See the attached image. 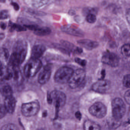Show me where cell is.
I'll list each match as a JSON object with an SVG mask.
<instances>
[{"label": "cell", "instance_id": "obj_1", "mask_svg": "<svg viewBox=\"0 0 130 130\" xmlns=\"http://www.w3.org/2000/svg\"><path fill=\"white\" fill-rule=\"evenodd\" d=\"M27 53L26 45L23 42L19 41L16 44L14 52L9 59L11 67H18L24 61Z\"/></svg>", "mask_w": 130, "mask_h": 130}, {"label": "cell", "instance_id": "obj_2", "mask_svg": "<svg viewBox=\"0 0 130 130\" xmlns=\"http://www.w3.org/2000/svg\"><path fill=\"white\" fill-rule=\"evenodd\" d=\"M42 63L39 59L32 58L29 60L24 67V73L26 77L35 76L42 67Z\"/></svg>", "mask_w": 130, "mask_h": 130}, {"label": "cell", "instance_id": "obj_3", "mask_svg": "<svg viewBox=\"0 0 130 130\" xmlns=\"http://www.w3.org/2000/svg\"><path fill=\"white\" fill-rule=\"evenodd\" d=\"M112 117L116 119L121 120L126 112V106L122 99L116 98L111 103Z\"/></svg>", "mask_w": 130, "mask_h": 130}, {"label": "cell", "instance_id": "obj_4", "mask_svg": "<svg viewBox=\"0 0 130 130\" xmlns=\"http://www.w3.org/2000/svg\"><path fill=\"white\" fill-rule=\"evenodd\" d=\"M73 72L74 71L70 68L67 67L60 68L55 74V80L61 84L68 83Z\"/></svg>", "mask_w": 130, "mask_h": 130}, {"label": "cell", "instance_id": "obj_5", "mask_svg": "<svg viewBox=\"0 0 130 130\" xmlns=\"http://www.w3.org/2000/svg\"><path fill=\"white\" fill-rule=\"evenodd\" d=\"M40 109L39 102L37 101H33L22 105L21 112L24 116L31 117L36 115Z\"/></svg>", "mask_w": 130, "mask_h": 130}, {"label": "cell", "instance_id": "obj_6", "mask_svg": "<svg viewBox=\"0 0 130 130\" xmlns=\"http://www.w3.org/2000/svg\"><path fill=\"white\" fill-rule=\"evenodd\" d=\"M86 75V72L83 69H78L74 71L68 82L69 86L73 89L78 87L83 82Z\"/></svg>", "mask_w": 130, "mask_h": 130}, {"label": "cell", "instance_id": "obj_7", "mask_svg": "<svg viewBox=\"0 0 130 130\" xmlns=\"http://www.w3.org/2000/svg\"><path fill=\"white\" fill-rule=\"evenodd\" d=\"M89 112L92 115L97 118H104L107 113V108L100 102L95 103L89 109Z\"/></svg>", "mask_w": 130, "mask_h": 130}, {"label": "cell", "instance_id": "obj_8", "mask_svg": "<svg viewBox=\"0 0 130 130\" xmlns=\"http://www.w3.org/2000/svg\"><path fill=\"white\" fill-rule=\"evenodd\" d=\"M52 103L56 109L58 110L59 108L64 105L66 101V96L64 93L58 90H54L50 93Z\"/></svg>", "mask_w": 130, "mask_h": 130}, {"label": "cell", "instance_id": "obj_9", "mask_svg": "<svg viewBox=\"0 0 130 130\" xmlns=\"http://www.w3.org/2000/svg\"><path fill=\"white\" fill-rule=\"evenodd\" d=\"M111 82L108 80L102 79L93 84L92 89L93 91L98 93H106L111 88Z\"/></svg>", "mask_w": 130, "mask_h": 130}, {"label": "cell", "instance_id": "obj_10", "mask_svg": "<svg viewBox=\"0 0 130 130\" xmlns=\"http://www.w3.org/2000/svg\"><path fill=\"white\" fill-rule=\"evenodd\" d=\"M119 61L120 59L118 56L112 52H105L102 57L103 63L114 67L118 65Z\"/></svg>", "mask_w": 130, "mask_h": 130}, {"label": "cell", "instance_id": "obj_11", "mask_svg": "<svg viewBox=\"0 0 130 130\" xmlns=\"http://www.w3.org/2000/svg\"><path fill=\"white\" fill-rule=\"evenodd\" d=\"M51 68L49 66H45L39 74L38 80L39 84L43 85L48 82L51 74Z\"/></svg>", "mask_w": 130, "mask_h": 130}, {"label": "cell", "instance_id": "obj_12", "mask_svg": "<svg viewBox=\"0 0 130 130\" xmlns=\"http://www.w3.org/2000/svg\"><path fill=\"white\" fill-rule=\"evenodd\" d=\"M16 104V100L12 95L6 97L4 100V105L8 112L10 114L15 111Z\"/></svg>", "mask_w": 130, "mask_h": 130}, {"label": "cell", "instance_id": "obj_13", "mask_svg": "<svg viewBox=\"0 0 130 130\" xmlns=\"http://www.w3.org/2000/svg\"><path fill=\"white\" fill-rule=\"evenodd\" d=\"M45 50L46 48L44 45L39 44L35 45L32 49L31 58L39 59L43 55Z\"/></svg>", "mask_w": 130, "mask_h": 130}, {"label": "cell", "instance_id": "obj_14", "mask_svg": "<svg viewBox=\"0 0 130 130\" xmlns=\"http://www.w3.org/2000/svg\"><path fill=\"white\" fill-rule=\"evenodd\" d=\"M77 43L80 46L89 50H92L98 47V42L89 39H82L79 40Z\"/></svg>", "mask_w": 130, "mask_h": 130}, {"label": "cell", "instance_id": "obj_15", "mask_svg": "<svg viewBox=\"0 0 130 130\" xmlns=\"http://www.w3.org/2000/svg\"><path fill=\"white\" fill-rule=\"evenodd\" d=\"M84 128L86 130H100L101 127L95 122L87 120L84 124Z\"/></svg>", "mask_w": 130, "mask_h": 130}, {"label": "cell", "instance_id": "obj_16", "mask_svg": "<svg viewBox=\"0 0 130 130\" xmlns=\"http://www.w3.org/2000/svg\"><path fill=\"white\" fill-rule=\"evenodd\" d=\"M61 29L63 31L74 36H80L82 35V33L78 29L68 26H63L61 28Z\"/></svg>", "mask_w": 130, "mask_h": 130}, {"label": "cell", "instance_id": "obj_17", "mask_svg": "<svg viewBox=\"0 0 130 130\" xmlns=\"http://www.w3.org/2000/svg\"><path fill=\"white\" fill-rule=\"evenodd\" d=\"M51 32V30L47 27H40L39 26L34 31L35 35L38 36H43L49 35Z\"/></svg>", "mask_w": 130, "mask_h": 130}, {"label": "cell", "instance_id": "obj_18", "mask_svg": "<svg viewBox=\"0 0 130 130\" xmlns=\"http://www.w3.org/2000/svg\"><path fill=\"white\" fill-rule=\"evenodd\" d=\"M1 93L4 97H7L12 95L13 91L12 88L8 84L4 85L1 89Z\"/></svg>", "mask_w": 130, "mask_h": 130}, {"label": "cell", "instance_id": "obj_19", "mask_svg": "<svg viewBox=\"0 0 130 130\" xmlns=\"http://www.w3.org/2000/svg\"><path fill=\"white\" fill-rule=\"evenodd\" d=\"M108 124L110 129H116L121 125V122L120 120L116 119L113 117L108 121Z\"/></svg>", "mask_w": 130, "mask_h": 130}, {"label": "cell", "instance_id": "obj_20", "mask_svg": "<svg viewBox=\"0 0 130 130\" xmlns=\"http://www.w3.org/2000/svg\"><path fill=\"white\" fill-rule=\"evenodd\" d=\"M62 44L68 48L72 51H74L77 53H81L83 51L82 49L75 47L74 45L72 44L71 43H69L68 42L63 41L62 42Z\"/></svg>", "mask_w": 130, "mask_h": 130}, {"label": "cell", "instance_id": "obj_21", "mask_svg": "<svg viewBox=\"0 0 130 130\" xmlns=\"http://www.w3.org/2000/svg\"><path fill=\"white\" fill-rule=\"evenodd\" d=\"M50 0H32V4L34 7L39 8L45 6Z\"/></svg>", "mask_w": 130, "mask_h": 130}, {"label": "cell", "instance_id": "obj_22", "mask_svg": "<svg viewBox=\"0 0 130 130\" xmlns=\"http://www.w3.org/2000/svg\"><path fill=\"white\" fill-rule=\"evenodd\" d=\"M121 53L123 56L129 57L130 56V44H125L121 48Z\"/></svg>", "mask_w": 130, "mask_h": 130}, {"label": "cell", "instance_id": "obj_23", "mask_svg": "<svg viewBox=\"0 0 130 130\" xmlns=\"http://www.w3.org/2000/svg\"><path fill=\"white\" fill-rule=\"evenodd\" d=\"M86 20L89 23H93L96 21V17L93 13H88L86 17Z\"/></svg>", "mask_w": 130, "mask_h": 130}, {"label": "cell", "instance_id": "obj_24", "mask_svg": "<svg viewBox=\"0 0 130 130\" xmlns=\"http://www.w3.org/2000/svg\"><path fill=\"white\" fill-rule=\"evenodd\" d=\"M1 129L2 130H18V128L17 126L13 124H9L4 125Z\"/></svg>", "mask_w": 130, "mask_h": 130}, {"label": "cell", "instance_id": "obj_25", "mask_svg": "<svg viewBox=\"0 0 130 130\" xmlns=\"http://www.w3.org/2000/svg\"><path fill=\"white\" fill-rule=\"evenodd\" d=\"M123 84L125 87L130 88V74H127L124 77Z\"/></svg>", "mask_w": 130, "mask_h": 130}, {"label": "cell", "instance_id": "obj_26", "mask_svg": "<svg viewBox=\"0 0 130 130\" xmlns=\"http://www.w3.org/2000/svg\"><path fill=\"white\" fill-rule=\"evenodd\" d=\"M11 28L13 30H15L17 31H25L26 30L25 28L24 27L16 24H12Z\"/></svg>", "mask_w": 130, "mask_h": 130}, {"label": "cell", "instance_id": "obj_27", "mask_svg": "<svg viewBox=\"0 0 130 130\" xmlns=\"http://www.w3.org/2000/svg\"><path fill=\"white\" fill-rule=\"evenodd\" d=\"M8 112L6 107L4 105H1V113H0V118H3L6 115Z\"/></svg>", "mask_w": 130, "mask_h": 130}, {"label": "cell", "instance_id": "obj_28", "mask_svg": "<svg viewBox=\"0 0 130 130\" xmlns=\"http://www.w3.org/2000/svg\"><path fill=\"white\" fill-rule=\"evenodd\" d=\"M124 98L126 103L130 105V89L125 92L124 95Z\"/></svg>", "mask_w": 130, "mask_h": 130}, {"label": "cell", "instance_id": "obj_29", "mask_svg": "<svg viewBox=\"0 0 130 130\" xmlns=\"http://www.w3.org/2000/svg\"><path fill=\"white\" fill-rule=\"evenodd\" d=\"M75 61H76V63L83 67H84L86 64L87 61L86 60H83L78 58H75Z\"/></svg>", "mask_w": 130, "mask_h": 130}, {"label": "cell", "instance_id": "obj_30", "mask_svg": "<svg viewBox=\"0 0 130 130\" xmlns=\"http://www.w3.org/2000/svg\"><path fill=\"white\" fill-rule=\"evenodd\" d=\"M9 17V13L7 10H3L1 12V20L6 19Z\"/></svg>", "mask_w": 130, "mask_h": 130}, {"label": "cell", "instance_id": "obj_31", "mask_svg": "<svg viewBox=\"0 0 130 130\" xmlns=\"http://www.w3.org/2000/svg\"><path fill=\"white\" fill-rule=\"evenodd\" d=\"M1 54H3V55H4V57H5V58L6 59L8 58L9 56V53L7 49L3 48L1 51Z\"/></svg>", "mask_w": 130, "mask_h": 130}, {"label": "cell", "instance_id": "obj_32", "mask_svg": "<svg viewBox=\"0 0 130 130\" xmlns=\"http://www.w3.org/2000/svg\"><path fill=\"white\" fill-rule=\"evenodd\" d=\"M126 18L128 23L130 25V9H128L126 12Z\"/></svg>", "mask_w": 130, "mask_h": 130}, {"label": "cell", "instance_id": "obj_33", "mask_svg": "<svg viewBox=\"0 0 130 130\" xmlns=\"http://www.w3.org/2000/svg\"><path fill=\"white\" fill-rule=\"evenodd\" d=\"M75 116L78 120H80L82 118V115H81L80 112L77 111L75 113Z\"/></svg>", "mask_w": 130, "mask_h": 130}, {"label": "cell", "instance_id": "obj_34", "mask_svg": "<svg viewBox=\"0 0 130 130\" xmlns=\"http://www.w3.org/2000/svg\"><path fill=\"white\" fill-rule=\"evenodd\" d=\"M12 5H13L15 10H19V7L17 4L16 3H12Z\"/></svg>", "mask_w": 130, "mask_h": 130}, {"label": "cell", "instance_id": "obj_35", "mask_svg": "<svg viewBox=\"0 0 130 130\" xmlns=\"http://www.w3.org/2000/svg\"><path fill=\"white\" fill-rule=\"evenodd\" d=\"M1 27L3 29H4L6 28V25L4 23H2L1 24Z\"/></svg>", "mask_w": 130, "mask_h": 130}, {"label": "cell", "instance_id": "obj_36", "mask_svg": "<svg viewBox=\"0 0 130 130\" xmlns=\"http://www.w3.org/2000/svg\"><path fill=\"white\" fill-rule=\"evenodd\" d=\"M43 117H45V116H47V112H44V113H43Z\"/></svg>", "mask_w": 130, "mask_h": 130}]
</instances>
